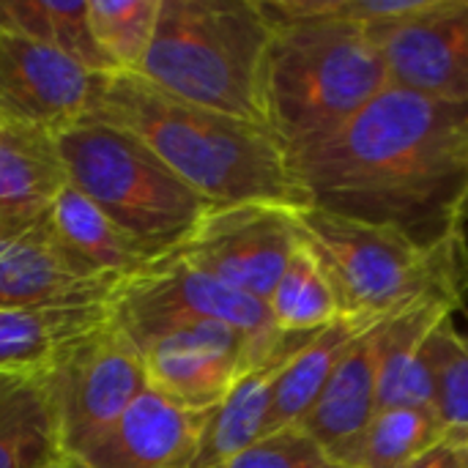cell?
<instances>
[{
    "instance_id": "33",
    "label": "cell",
    "mask_w": 468,
    "mask_h": 468,
    "mask_svg": "<svg viewBox=\"0 0 468 468\" xmlns=\"http://www.w3.org/2000/svg\"><path fill=\"white\" fill-rule=\"evenodd\" d=\"M214 468H225V466H214Z\"/></svg>"
},
{
    "instance_id": "7",
    "label": "cell",
    "mask_w": 468,
    "mask_h": 468,
    "mask_svg": "<svg viewBox=\"0 0 468 468\" xmlns=\"http://www.w3.org/2000/svg\"><path fill=\"white\" fill-rule=\"evenodd\" d=\"M38 373L49 389L66 455H80L107 433L148 387L143 351L115 315L60 348Z\"/></svg>"
},
{
    "instance_id": "8",
    "label": "cell",
    "mask_w": 468,
    "mask_h": 468,
    "mask_svg": "<svg viewBox=\"0 0 468 468\" xmlns=\"http://www.w3.org/2000/svg\"><path fill=\"white\" fill-rule=\"evenodd\" d=\"M291 335L252 340L241 329L217 321L165 326L137 343L148 387L189 411H214L236 381L255 365L271 359Z\"/></svg>"
},
{
    "instance_id": "15",
    "label": "cell",
    "mask_w": 468,
    "mask_h": 468,
    "mask_svg": "<svg viewBox=\"0 0 468 468\" xmlns=\"http://www.w3.org/2000/svg\"><path fill=\"white\" fill-rule=\"evenodd\" d=\"M452 307L420 304L392 315L378 340V411L395 406L433 409L441 365L450 354Z\"/></svg>"
},
{
    "instance_id": "2",
    "label": "cell",
    "mask_w": 468,
    "mask_h": 468,
    "mask_svg": "<svg viewBox=\"0 0 468 468\" xmlns=\"http://www.w3.org/2000/svg\"><path fill=\"white\" fill-rule=\"evenodd\" d=\"M88 118L134 134L211 206L310 208L269 126L192 104L137 74H104Z\"/></svg>"
},
{
    "instance_id": "12",
    "label": "cell",
    "mask_w": 468,
    "mask_h": 468,
    "mask_svg": "<svg viewBox=\"0 0 468 468\" xmlns=\"http://www.w3.org/2000/svg\"><path fill=\"white\" fill-rule=\"evenodd\" d=\"M389 85L468 104V0H431L411 19L370 30Z\"/></svg>"
},
{
    "instance_id": "31",
    "label": "cell",
    "mask_w": 468,
    "mask_h": 468,
    "mask_svg": "<svg viewBox=\"0 0 468 468\" xmlns=\"http://www.w3.org/2000/svg\"><path fill=\"white\" fill-rule=\"evenodd\" d=\"M321 468H351V466H346V463H337V461H329L326 466H321Z\"/></svg>"
},
{
    "instance_id": "18",
    "label": "cell",
    "mask_w": 468,
    "mask_h": 468,
    "mask_svg": "<svg viewBox=\"0 0 468 468\" xmlns=\"http://www.w3.org/2000/svg\"><path fill=\"white\" fill-rule=\"evenodd\" d=\"M310 335H291L288 343L266 362L250 367L228 398L208 411V422L203 431V441L195 458V468L225 466L230 458L252 447L258 439L269 433V414L274 403V381L280 370L291 362V356L313 337Z\"/></svg>"
},
{
    "instance_id": "16",
    "label": "cell",
    "mask_w": 468,
    "mask_h": 468,
    "mask_svg": "<svg viewBox=\"0 0 468 468\" xmlns=\"http://www.w3.org/2000/svg\"><path fill=\"white\" fill-rule=\"evenodd\" d=\"M384 321L348 348L326 389L302 420V428L326 450L329 461L343 463L378 414V340Z\"/></svg>"
},
{
    "instance_id": "10",
    "label": "cell",
    "mask_w": 468,
    "mask_h": 468,
    "mask_svg": "<svg viewBox=\"0 0 468 468\" xmlns=\"http://www.w3.org/2000/svg\"><path fill=\"white\" fill-rule=\"evenodd\" d=\"M299 244L293 208L241 203L214 206L173 252L266 304Z\"/></svg>"
},
{
    "instance_id": "1",
    "label": "cell",
    "mask_w": 468,
    "mask_h": 468,
    "mask_svg": "<svg viewBox=\"0 0 468 468\" xmlns=\"http://www.w3.org/2000/svg\"><path fill=\"white\" fill-rule=\"evenodd\" d=\"M288 156L313 208L420 244L466 230L468 104L387 85L337 132Z\"/></svg>"
},
{
    "instance_id": "14",
    "label": "cell",
    "mask_w": 468,
    "mask_h": 468,
    "mask_svg": "<svg viewBox=\"0 0 468 468\" xmlns=\"http://www.w3.org/2000/svg\"><path fill=\"white\" fill-rule=\"evenodd\" d=\"M208 411H189L145 387L80 455L88 468H195Z\"/></svg>"
},
{
    "instance_id": "13",
    "label": "cell",
    "mask_w": 468,
    "mask_h": 468,
    "mask_svg": "<svg viewBox=\"0 0 468 468\" xmlns=\"http://www.w3.org/2000/svg\"><path fill=\"white\" fill-rule=\"evenodd\" d=\"M118 288L80 263L44 219H0V307L112 304Z\"/></svg>"
},
{
    "instance_id": "26",
    "label": "cell",
    "mask_w": 468,
    "mask_h": 468,
    "mask_svg": "<svg viewBox=\"0 0 468 468\" xmlns=\"http://www.w3.org/2000/svg\"><path fill=\"white\" fill-rule=\"evenodd\" d=\"M162 0H88L93 38L112 74H137L151 49Z\"/></svg>"
},
{
    "instance_id": "6",
    "label": "cell",
    "mask_w": 468,
    "mask_h": 468,
    "mask_svg": "<svg viewBox=\"0 0 468 468\" xmlns=\"http://www.w3.org/2000/svg\"><path fill=\"white\" fill-rule=\"evenodd\" d=\"M69 184L140 244L167 255L214 208L134 134L85 118L55 134Z\"/></svg>"
},
{
    "instance_id": "32",
    "label": "cell",
    "mask_w": 468,
    "mask_h": 468,
    "mask_svg": "<svg viewBox=\"0 0 468 468\" xmlns=\"http://www.w3.org/2000/svg\"><path fill=\"white\" fill-rule=\"evenodd\" d=\"M463 219L468 222V200H466V208H463Z\"/></svg>"
},
{
    "instance_id": "27",
    "label": "cell",
    "mask_w": 468,
    "mask_h": 468,
    "mask_svg": "<svg viewBox=\"0 0 468 468\" xmlns=\"http://www.w3.org/2000/svg\"><path fill=\"white\" fill-rule=\"evenodd\" d=\"M329 463L326 450L302 428H280L230 458L225 468H321Z\"/></svg>"
},
{
    "instance_id": "28",
    "label": "cell",
    "mask_w": 468,
    "mask_h": 468,
    "mask_svg": "<svg viewBox=\"0 0 468 468\" xmlns=\"http://www.w3.org/2000/svg\"><path fill=\"white\" fill-rule=\"evenodd\" d=\"M433 411L447 431H468V335H452L450 354L439 373Z\"/></svg>"
},
{
    "instance_id": "23",
    "label": "cell",
    "mask_w": 468,
    "mask_h": 468,
    "mask_svg": "<svg viewBox=\"0 0 468 468\" xmlns=\"http://www.w3.org/2000/svg\"><path fill=\"white\" fill-rule=\"evenodd\" d=\"M0 30L58 49L93 74H112L107 58L93 38L88 0H0Z\"/></svg>"
},
{
    "instance_id": "25",
    "label": "cell",
    "mask_w": 468,
    "mask_h": 468,
    "mask_svg": "<svg viewBox=\"0 0 468 468\" xmlns=\"http://www.w3.org/2000/svg\"><path fill=\"white\" fill-rule=\"evenodd\" d=\"M266 310L271 324L285 335L321 332L343 318L329 277L304 244H299L288 261L274 293L266 302Z\"/></svg>"
},
{
    "instance_id": "4",
    "label": "cell",
    "mask_w": 468,
    "mask_h": 468,
    "mask_svg": "<svg viewBox=\"0 0 468 468\" xmlns=\"http://www.w3.org/2000/svg\"><path fill=\"white\" fill-rule=\"evenodd\" d=\"M274 27L261 0H162L137 77L156 88L266 126V60Z\"/></svg>"
},
{
    "instance_id": "29",
    "label": "cell",
    "mask_w": 468,
    "mask_h": 468,
    "mask_svg": "<svg viewBox=\"0 0 468 468\" xmlns=\"http://www.w3.org/2000/svg\"><path fill=\"white\" fill-rule=\"evenodd\" d=\"M406 468H468V431H447L441 441H436Z\"/></svg>"
},
{
    "instance_id": "17",
    "label": "cell",
    "mask_w": 468,
    "mask_h": 468,
    "mask_svg": "<svg viewBox=\"0 0 468 468\" xmlns=\"http://www.w3.org/2000/svg\"><path fill=\"white\" fill-rule=\"evenodd\" d=\"M44 222L80 263H85L93 274L121 285L165 258L132 239L71 184L55 197Z\"/></svg>"
},
{
    "instance_id": "30",
    "label": "cell",
    "mask_w": 468,
    "mask_h": 468,
    "mask_svg": "<svg viewBox=\"0 0 468 468\" xmlns=\"http://www.w3.org/2000/svg\"><path fill=\"white\" fill-rule=\"evenodd\" d=\"M44 468H88L80 458H74V455H60L58 461H52L49 466Z\"/></svg>"
},
{
    "instance_id": "9",
    "label": "cell",
    "mask_w": 468,
    "mask_h": 468,
    "mask_svg": "<svg viewBox=\"0 0 468 468\" xmlns=\"http://www.w3.org/2000/svg\"><path fill=\"white\" fill-rule=\"evenodd\" d=\"M112 315L134 343L165 326L189 321L228 324L261 343L280 335L263 302L192 269L176 252L126 280L112 299Z\"/></svg>"
},
{
    "instance_id": "19",
    "label": "cell",
    "mask_w": 468,
    "mask_h": 468,
    "mask_svg": "<svg viewBox=\"0 0 468 468\" xmlns=\"http://www.w3.org/2000/svg\"><path fill=\"white\" fill-rule=\"evenodd\" d=\"M66 186L55 134L0 123V219L38 222Z\"/></svg>"
},
{
    "instance_id": "22",
    "label": "cell",
    "mask_w": 468,
    "mask_h": 468,
    "mask_svg": "<svg viewBox=\"0 0 468 468\" xmlns=\"http://www.w3.org/2000/svg\"><path fill=\"white\" fill-rule=\"evenodd\" d=\"M378 321L362 318H337L326 329L315 332L280 370L274 381V403L269 414V433L291 425H302L307 411L315 406L326 389L332 373L348 354V348Z\"/></svg>"
},
{
    "instance_id": "20",
    "label": "cell",
    "mask_w": 468,
    "mask_h": 468,
    "mask_svg": "<svg viewBox=\"0 0 468 468\" xmlns=\"http://www.w3.org/2000/svg\"><path fill=\"white\" fill-rule=\"evenodd\" d=\"M110 318L112 304L0 307V373H38L60 348Z\"/></svg>"
},
{
    "instance_id": "11",
    "label": "cell",
    "mask_w": 468,
    "mask_h": 468,
    "mask_svg": "<svg viewBox=\"0 0 468 468\" xmlns=\"http://www.w3.org/2000/svg\"><path fill=\"white\" fill-rule=\"evenodd\" d=\"M101 77L58 49L0 30V123L58 134L88 118Z\"/></svg>"
},
{
    "instance_id": "24",
    "label": "cell",
    "mask_w": 468,
    "mask_h": 468,
    "mask_svg": "<svg viewBox=\"0 0 468 468\" xmlns=\"http://www.w3.org/2000/svg\"><path fill=\"white\" fill-rule=\"evenodd\" d=\"M447 433L433 409H381L343 461L351 468H406Z\"/></svg>"
},
{
    "instance_id": "21",
    "label": "cell",
    "mask_w": 468,
    "mask_h": 468,
    "mask_svg": "<svg viewBox=\"0 0 468 468\" xmlns=\"http://www.w3.org/2000/svg\"><path fill=\"white\" fill-rule=\"evenodd\" d=\"M60 455L58 417L41 373H0V468H44Z\"/></svg>"
},
{
    "instance_id": "5",
    "label": "cell",
    "mask_w": 468,
    "mask_h": 468,
    "mask_svg": "<svg viewBox=\"0 0 468 468\" xmlns=\"http://www.w3.org/2000/svg\"><path fill=\"white\" fill-rule=\"evenodd\" d=\"M271 27L266 126L288 151L329 137L389 85L370 27L337 19H291Z\"/></svg>"
},
{
    "instance_id": "3",
    "label": "cell",
    "mask_w": 468,
    "mask_h": 468,
    "mask_svg": "<svg viewBox=\"0 0 468 468\" xmlns=\"http://www.w3.org/2000/svg\"><path fill=\"white\" fill-rule=\"evenodd\" d=\"M299 241L329 277L340 315L384 321L420 304L463 307L468 299V236L420 244L392 228L321 208L296 211Z\"/></svg>"
}]
</instances>
